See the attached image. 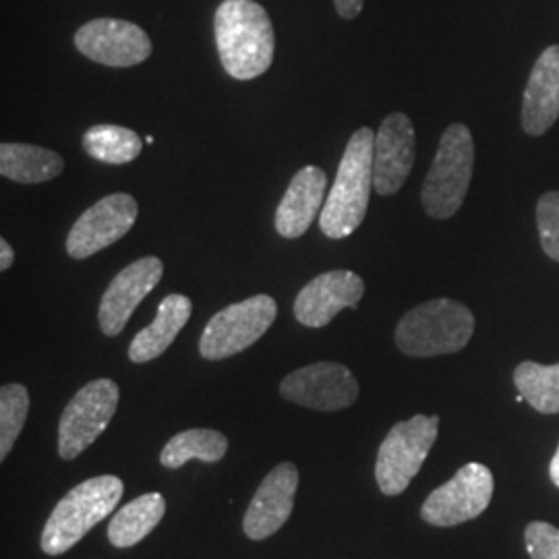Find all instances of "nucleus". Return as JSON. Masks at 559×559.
<instances>
[{
    "label": "nucleus",
    "instance_id": "f257e3e1",
    "mask_svg": "<svg viewBox=\"0 0 559 559\" xmlns=\"http://www.w3.org/2000/svg\"><path fill=\"white\" fill-rule=\"evenodd\" d=\"M214 34L224 71L235 80L249 81L263 75L276 50L274 25L267 11L255 0H224Z\"/></svg>",
    "mask_w": 559,
    "mask_h": 559
},
{
    "label": "nucleus",
    "instance_id": "f03ea898",
    "mask_svg": "<svg viewBox=\"0 0 559 559\" xmlns=\"http://www.w3.org/2000/svg\"><path fill=\"white\" fill-rule=\"evenodd\" d=\"M373 131L362 127L344 150L334 187L321 210L320 228L328 239H346L365 221L373 189Z\"/></svg>",
    "mask_w": 559,
    "mask_h": 559
},
{
    "label": "nucleus",
    "instance_id": "7ed1b4c3",
    "mask_svg": "<svg viewBox=\"0 0 559 559\" xmlns=\"http://www.w3.org/2000/svg\"><path fill=\"white\" fill-rule=\"evenodd\" d=\"M124 485L115 475H102L73 487L52 510L41 531L46 556H62L73 549L96 524L119 506Z\"/></svg>",
    "mask_w": 559,
    "mask_h": 559
},
{
    "label": "nucleus",
    "instance_id": "20e7f679",
    "mask_svg": "<svg viewBox=\"0 0 559 559\" xmlns=\"http://www.w3.org/2000/svg\"><path fill=\"white\" fill-rule=\"evenodd\" d=\"M475 334V316L459 300H427L396 325V346L406 357H440L462 350Z\"/></svg>",
    "mask_w": 559,
    "mask_h": 559
},
{
    "label": "nucleus",
    "instance_id": "39448f33",
    "mask_svg": "<svg viewBox=\"0 0 559 559\" xmlns=\"http://www.w3.org/2000/svg\"><path fill=\"white\" fill-rule=\"evenodd\" d=\"M475 168V141L466 124H450L420 191L425 212L436 221L452 218L466 200Z\"/></svg>",
    "mask_w": 559,
    "mask_h": 559
},
{
    "label": "nucleus",
    "instance_id": "423d86ee",
    "mask_svg": "<svg viewBox=\"0 0 559 559\" xmlns=\"http://www.w3.org/2000/svg\"><path fill=\"white\" fill-rule=\"evenodd\" d=\"M438 415H417L400 420L390 429L385 440L381 441L376 462V479L383 496L394 498L408 489L438 440Z\"/></svg>",
    "mask_w": 559,
    "mask_h": 559
},
{
    "label": "nucleus",
    "instance_id": "0eeeda50",
    "mask_svg": "<svg viewBox=\"0 0 559 559\" xmlns=\"http://www.w3.org/2000/svg\"><path fill=\"white\" fill-rule=\"evenodd\" d=\"M276 316L278 305L270 295H255L222 309L201 334V357L222 360L239 355L272 328Z\"/></svg>",
    "mask_w": 559,
    "mask_h": 559
},
{
    "label": "nucleus",
    "instance_id": "6e6552de",
    "mask_svg": "<svg viewBox=\"0 0 559 559\" xmlns=\"http://www.w3.org/2000/svg\"><path fill=\"white\" fill-rule=\"evenodd\" d=\"M117 381H90L67 404L59 423V456L75 460L106 431L119 406Z\"/></svg>",
    "mask_w": 559,
    "mask_h": 559
},
{
    "label": "nucleus",
    "instance_id": "1a4fd4ad",
    "mask_svg": "<svg viewBox=\"0 0 559 559\" xmlns=\"http://www.w3.org/2000/svg\"><path fill=\"white\" fill-rule=\"evenodd\" d=\"M493 487V473L480 462H468L425 500L420 519L441 528L479 519L491 503Z\"/></svg>",
    "mask_w": 559,
    "mask_h": 559
},
{
    "label": "nucleus",
    "instance_id": "9d476101",
    "mask_svg": "<svg viewBox=\"0 0 559 559\" xmlns=\"http://www.w3.org/2000/svg\"><path fill=\"white\" fill-rule=\"evenodd\" d=\"M280 394L295 404L336 413L353 406L359 399V381L340 362H313L293 371L280 383Z\"/></svg>",
    "mask_w": 559,
    "mask_h": 559
},
{
    "label": "nucleus",
    "instance_id": "9b49d317",
    "mask_svg": "<svg viewBox=\"0 0 559 559\" xmlns=\"http://www.w3.org/2000/svg\"><path fill=\"white\" fill-rule=\"evenodd\" d=\"M140 205L127 193H112L81 214L67 237V253L85 260L122 239L138 221Z\"/></svg>",
    "mask_w": 559,
    "mask_h": 559
},
{
    "label": "nucleus",
    "instance_id": "f8f14e48",
    "mask_svg": "<svg viewBox=\"0 0 559 559\" xmlns=\"http://www.w3.org/2000/svg\"><path fill=\"white\" fill-rule=\"evenodd\" d=\"M75 48L106 67H135L150 59L152 40L131 21L94 20L81 25Z\"/></svg>",
    "mask_w": 559,
    "mask_h": 559
},
{
    "label": "nucleus",
    "instance_id": "ddd939ff",
    "mask_svg": "<svg viewBox=\"0 0 559 559\" xmlns=\"http://www.w3.org/2000/svg\"><path fill=\"white\" fill-rule=\"evenodd\" d=\"M417 156V135L413 120L394 112L381 122L373 145V189L388 198L402 189Z\"/></svg>",
    "mask_w": 559,
    "mask_h": 559
},
{
    "label": "nucleus",
    "instance_id": "4468645a",
    "mask_svg": "<svg viewBox=\"0 0 559 559\" xmlns=\"http://www.w3.org/2000/svg\"><path fill=\"white\" fill-rule=\"evenodd\" d=\"M297 489V466L293 462H282L263 479L258 493L249 503L242 519L245 535L251 540H265L276 535L293 514Z\"/></svg>",
    "mask_w": 559,
    "mask_h": 559
},
{
    "label": "nucleus",
    "instance_id": "2eb2a0df",
    "mask_svg": "<svg viewBox=\"0 0 559 559\" xmlns=\"http://www.w3.org/2000/svg\"><path fill=\"white\" fill-rule=\"evenodd\" d=\"M162 274L164 265L158 258H141L117 274V278L108 284L98 311L102 332L106 336H119L141 300L160 284Z\"/></svg>",
    "mask_w": 559,
    "mask_h": 559
},
{
    "label": "nucleus",
    "instance_id": "dca6fc26",
    "mask_svg": "<svg viewBox=\"0 0 559 559\" xmlns=\"http://www.w3.org/2000/svg\"><path fill=\"white\" fill-rule=\"evenodd\" d=\"M365 282L355 272L332 270L311 280L295 299V318L305 328H325L342 309H357Z\"/></svg>",
    "mask_w": 559,
    "mask_h": 559
},
{
    "label": "nucleus",
    "instance_id": "f3484780",
    "mask_svg": "<svg viewBox=\"0 0 559 559\" xmlns=\"http://www.w3.org/2000/svg\"><path fill=\"white\" fill-rule=\"evenodd\" d=\"M559 119V46L540 55L522 98V127L528 135H545Z\"/></svg>",
    "mask_w": 559,
    "mask_h": 559
},
{
    "label": "nucleus",
    "instance_id": "a211bd4d",
    "mask_svg": "<svg viewBox=\"0 0 559 559\" xmlns=\"http://www.w3.org/2000/svg\"><path fill=\"white\" fill-rule=\"evenodd\" d=\"M328 177L318 166H305L290 180L284 198L276 210V230L284 239H299L325 203Z\"/></svg>",
    "mask_w": 559,
    "mask_h": 559
},
{
    "label": "nucleus",
    "instance_id": "6ab92c4d",
    "mask_svg": "<svg viewBox=\"0 0 559 559\" xmlns=\"http://www.w3.org/2000/svg\"><path fill=\"white\" fill-rule=\"evenodd\" d=\"M193 302L185 295H168L158 307L156 320L133 338L129 346V359L133 362H150L158 359L179 336L180 330L191 318Z\"/></svg>",
    "mask_w": 559,
    "mask_h": 559
},
{
    "label": "nucleus",
    "instance_id": "aec40b11",
    "mask_svg": "<svg viewBox=\"0 0 559 559\" xmlns=\"http://www.w3.org/2000/svg\"><path fill=\"white\" fill-rule=\"evenodd\" d=\"M64 162L57 152L29 143L0 145V175L21 185H38L57 179Z\"/></svg>",
    "mask_w": 559,
    "mask_h": 559
},
{
    "label": "nucleus",
    "instance_id": "412c9836",
    "mask_svg": "<svg viewBox=\"0 0 559 559\" xmlns=\"http://www.w3.org/2000/svg\"><path fill=\"white\" fill-rule=\"evenodd\" d=\"M164 512H166V500L160 493H145L129 501L110 520L108 540L119 549L138 545L160 524Z\"/></svg>",
    "mask_w": 559,
    "mask_h": 559
},
{
    "label": "nucleus",
    "instance_id": "4be33fe9",
    "mask_svg": "<svg viewBox=\"0 0 559 559\" xmlns=\"http://www.w3.org/2000/svg\"><path fill=\"white\" fill-rule=\"evenodd\" d=\"M228 452L226 436L216 429H187L164 445L160 462L166 468H180L191 460L214 464Z\"/></svg>",
    "mask_w": 559,
    "mask_h": 559
},
{
    "label": "nucleus",
    "instance_id": "5701e85b",
    "mask_svg": "<svg viewBox=\"0 0 559 559\" xmlns=\"http://www.w3.org/2000/svg\"><path fill=\"white\" fill-rule=\"evenodd\" d=\"M514 383L519 394L540 413L558 415L559 413V362L540 365L533 360L520 362L514 371Z\"/></svg>",
    "mask_w": 559,
    "mask_h": 559
},
{
    "label": "nucleus",
    "instance_id": "b1692460",
    "mask_svg": "<svg viewBox=\"0 0 559 559\" xmlns=\"http://www.w3.org/2000/svg\"><path fill=\"white\" fill-rule=\"evenodd\" d=\"M141 138L119 124H96L85 131L83 147L87 156L106 164H129L141 154Z\"/></svg>",
    "mask_w": 559,
    "mask_h": 559
},
{
    "label": "nucleus",
    "instance_id": "393cba45",
    "mask_svg": "<svg viewBox=\"0 0 559 559\" xmlns=\"http://www.w3.org/2000/svg\"><path fill=\"white\" fill-rule=\"evenodd\" d=\"M29 394L21 383H7L0 390V460L7 459L27 419Z\"/></svg>",
    "mask_w": 559,
    "mask_h": 559
},
{
    "label": "nucleus",
    "instance_id": "a878e982",
    "mask_svg": "<svg viewBox=\"0 0 559 559\" xmlns=\"http://www.w3.org/2000/svg\"><path fill=\"white\" fill-rule=\"evenodd\" d=\"M537 228L543 251L559 263V191L545 193L537 203Z\"/></svg>",
    "mask_w": 559,
    "mask_h": 559
},
{
    "label": "nucleus",
    "instance_id": "bb28decb",
    "mask_svg": "<svg viewBox=\"0 0 559 559\" xmlns=\"http://www.w3.org/2000/svg\"><path fill=\"white\" fill-rule=\"evenodd\" d=\"M524 543L531 559H559V528L535 520L524 531Z\"/></svg>",
    "mask_w": 559,
    "mask_h": 559
},
{
    "label": "nucleus",
    "instance_id": "cd10ccee",
    "mask_svg": "<svg viewBox=\"0 0 559 559\" xmlns=\"http://www.w3.org/2000/svg\"><path fill=\"white\" fill-rule=\"evenodd\" d=\"M336 11L342 20H357L362 11L365 0H334Z\"/></svg>",
    "mask_w": 559,
    "mask_h": 559
},
{
    "label": "nucleus",
    "instance_id": "c85d7f7f",
    "mask_svg": "<svg viewBox=\"0 0 559 559\" xmlns=\"http://www.w3.org/2000/svg\"><path fill=\"white\" fill-rule=\"evenodd\" d=\"M13 261H15L13 247L9 245V240L0 239V270L7 272V270L13 265Z\"/></svg>",
    "mask_w": 559,
    "mask_h": 559
},
{
    "label": "nucleus",
    "instance_id": "c756f323",
    "mask_svg": "<svg viewBox=\"0 0 559 559\" xmlns=\"http://www.w3.org/2000/svg\"><path fill=\"white\" fill-rule=\"evenodd\" d=\"M549 477L554 480V485L559 489V445L558 452H556V456L551 460V464H549Z\"/></svg>",
    "mask_w": 559,
    "mask_h": 559
}]
</instances>
